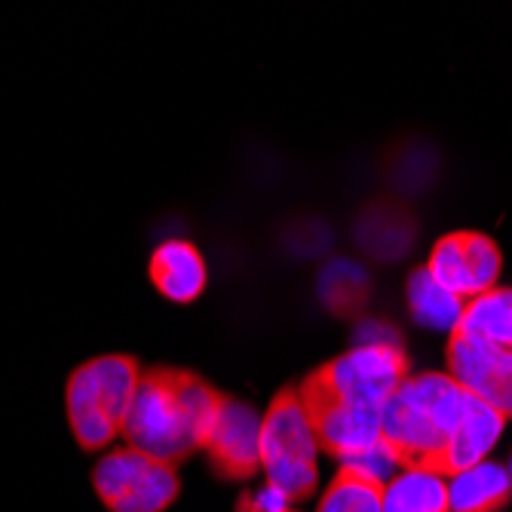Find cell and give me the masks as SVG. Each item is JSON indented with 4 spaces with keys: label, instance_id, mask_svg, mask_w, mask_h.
Instances as JSON below:
<instances>
[{
    "label": "cell",
    "instance_id": "obj_4",
    "mask_svg": "<svg viewBox=\"0 0 512 512\" xmlns=\"http://www.w3.org/2000/svg\"><path fill=\"white\" fill-rule=\"evenodd\" d=\"M319 439L298 390H283L261 417V470L292 503L319 485Z\"/></svg>",
    "mask_w": 512,
    "mask_h": 512
},
{
    "label": "cell",
    "instance_id": "obj_7",
    "mask_svg": "<svg viewBox=\"0 0 512 512\" xmlns=\"http://www.w3.org/2000/svg\"><path fill=\"white\" fill-rule=\"evenodd\" d=\"M436 283L454 292L463 301L482 298L485 292L497 289V279L503 270L500 246L479 230H454V234L439 237L424 264Z\"/></svg>",
    "mask_w": 512,
    "mask_h": 512
},
{
    "label": "cell",
    "instance_id": "obj_20",
    "mask_svg": "<svg viewBox=\"0 0 512 512\" xmlns=\"http://www.w3.org/2000/svg\"><path fill=\"white\" fill-rule=\"evenodd\" d=\"M506 470H509V479H512V457H509V467Z\"/></svg>",
    "mask_w": 512,
    "mask_h": 512
},
{
    "label": "cell",
    "instance_id": "obj_6",
    "mask_svg": "<svg viewBox=\"0 0 512 512\" xmlns=\"http://www.w3.org/2000/svg\"><path fill=\"white\" fill-rule=\"evenodd\" d=\"M92 488L108 512H166L178 500L181 482L172 463L123 445L102 454Z\"/></svg>",
    "mask_w": 512,
    "mask_h": 512
},
{
    "label": "cell",
    "instance_id": "obj_1",
    "mask_svg": "<svg viewBox=\"0 0 512 512\" xmlns=\"http://www.w3.org/2000/svg\"><path fill=\"white\" fill-rule=\"evenodd\" d=\"M224 396L181 368H148L135 390L123 439L172 467L191 451H203Z\"/></svg>",
    "mask_w": 512,
    "mask_h": 512
},
{
    "label": "cell",
    "instance_id": "obj_11",
    "mask_svg": "<svg viewBox=\"0 0 512 512\" xmlns=\"http://www.w3.org/2000/svg\"><path fill=\"white\" fill-rule=\"evenodd\" d=\"M506 427V417L491 408L488 402L470 396L463 390V405H460V417L454 424V433L448 439V451L442 460V473L454 476L467 467H476V463L488 460V454L494 451V445L500 442Z\"/></svg>",
    "mask_w": 512,
    "mask_h": 512
},
{
    "label": "cell",
    "instance_id": "obj_16",
    "mask_svg": "<svg viewBox=\"0 0 512 512\" xmlns=\"http://www.w3.org/2000/svg\"><path fill=\"white\" fill-rule=\"evenodd\" d=\"M457 332L482 338L494 347L512 350V289H491L482 298H473L463 310V322Z\"/></svg>",
    "mask_w": 512,
    "mask_h": 512
},
{
    "label": "cell",
    "instance_id": "obj_12",
    "mask_svg": "<svg viewBox=\"0 0 512 512\" xmlns=\"http://www.w3.org/2000/svg\"><path fill=\"white\" fill-rule=\"evenodd\" d=\"M154 289L172 304H194L206 289V261L188 240H166L154 249L151 264Z\"/></svg>",
    "mask_w": 512,
    "mask_h": 512
},
{
    "label": "cell",
    "instance_id": "obj_2",
    "mask_svg": "<svg viewBox=\"0 0 512 512\" xmlns=\"http://www.w3.org/2000/svg\"><path fill=\"white\" fill-rule=\"evenodd\" d=\"M463 390L451 375L421 371L408 375L384 405L381 439L396 454L399 467H427L442 473L448 439L460 417Z\"/></svg>",
    "mask_w": 512,
    "mask_h": 512
},
{
    "label": "cell",
    "instance_id": "obj_14",
    "mask_svg": "<svg viewBox=\"0 0 512 512\" xmlns=\"http://www.w3.org/2000/svg\"><path fill=\"white\" fill-rule=\"evenodd\" d=\"M405 298H408L411 319L421 325V329H430V332L454 335L463 322V310H467V301L457 298L454 292H448L442 283H436L427 267H417L408 276Z\"/></svg>",
    "mask_w": 512,
    "mask_h": 512
},
{
    "label": "cell",
    "instance_id": "obj_21",
    "mask_svg": "<svg viewBox=\"0 0 512 512\" xmlns=\"http://www.w3.org/2000/svg\"><path fill=\"white\" fill-rule=\"evenodd\" d=\"M289 512H295V509H289Z\"/></svg>",
    "mask_w": 512,
    "mask_h": 512
},
{
    "label": "cell",
    "instance_id": "obj_5",
    "mask_svg": "<svg viewBox=\"0 0 512 512\" xmlns=\"http://www.w3.org/2000/svg\"><path fill=\"white\" fill-rule=\"evenodd\" d=\"M411 375L405 350L396 347H353L338 359L325 362L301 384L307 393H319L356 408H378L390 402L399 384Z\"/></svg>",
    "mask_w": 512,
    "mask_h": 512
},
{
    "label": "cell",
    "instance_id": "obj_17",
    "mask_svg": "<svg viewBox=\"0 0 512 512\" xmlns=\"http://www.w3.org/2000/svg\"><path fill=\"white\" fill-rule=\"evenodd\" d=\"M316 512H384V485L338 470L332 485L322 491Z\"/></svg>",
    "mask_w": 512,
    "mask_h": 512
},
{
    "label": "cell",
    "instance_id": "obj_9",
    "mask_svg": "<svg viewBox=\"0 0 512 512\" xmlns=\"http://www.w3.org/2000/svg\"><path fill=\"white\" fill-rule=\"evenodd\" d=\"M203 451L218 476L252 479L261 470V414L249 402L224 396Z\"/></svg>",
    "mask_w": 512,
    "mask_h": 512
},
{
    "label": "cell",
    "instance_id": "obj_10",
    "mask_svg": "<svg viewBox=\"0 0 512 512\" xmlns=\"http://www.w3.org/2000/svg\"><path fill=\"white\" fill-rule=\"evenodd\" d=\"M307 414L313 421L319 448L329 451L338 460H347L353 454H362L368 448L381 445V417L384 411L378 408H356V405H344L335 399H325L319 393H307L298 390Z\"/></svg>",
    "mask_w": 512,
    "mask_h": 512
},
{
    "label": "cell",
    "instance_id": "obj_13",
    "mask_svg": "<svg viewBox=\"0 0 512 512\" xmlns=\"http://www.w3.org/2000/svg\"><path fill=\"white\" fill-rule=\"evenodd\" d=\"M451 512H500L512 500L509 470L494 460H482L448 476Z\"/></svg>",
    "mask_w": 512,
    "mask_h": 512
},
{
    "label": "cell",
    "instance_id": "obj_15",
    "mask_svg": "<svg viewBox=\"0 0 512 512\" xmlns=\"http://www.w3.org/2000/svg\"><path fill=\"white\" fill-rule=\"evenodd\" d=\"M384 512H451L448 476L427 467L399 470L384 485Z\"/></svg>",
    "mask_w": 512,
    "mask_h": 512
},
{
    "label": "cell",
    "instance_id": "obj_3",
    "mask_svg": "<svg viewBox=\"0 0 512 512\" xmlns=\"http://www.w3.org/2000/svg\"><path fill=\"white\" fill-rule=\"evenodd\" d=\"M142 375V362L129 353H105L71 371L65 384V414L83 451H105L123 436Z\"/></svg>",
    "mask_w": 512,
    "mask_h": 512
},
{
    "label": "cell",
    "instance_id": "obj_19",
    "mask_svg": "<svg viewBox=\"0 0 512 512\" xmlns=\"http://www.w3.org/2000/svg\"><path fill=\"white\" fill-rule=\"evenodd\" d=\"M353 347H396V350H402V335L381 319H365L359 325Z\"/></svg>",
    "mask_w": 512,
    "mask_h": 512
},
{
    "label": "cell",
    "instance_id": "obj_18",
    "mask_svg": "<svg viewBox=\"0 0 512 512\" xmlns=\"http://www.w3.org/2000/svg\"><path fill=\"white\" fill-rule=\"evenodd\" d=\"M319 295L332 313L350 316L368 298V276L353 261H332L319 276Z\"/></svg>",
    "mask_w": 512,
    "mask_h": 512
},
{
    "label": "cell",
    "instance_id": "obj_8",
    "mask_svg": "<svg viewBox=\"0 0 512 512\" xmlns=\"http://www.w3.org/2000/svg\"><path fill=\"white\" fill-rule=\"evenodd\" d=\"M448 375L460 390L497 408L506 421L512 417V350L494 347L467 332L448 338Z\"/></svg>",
    "mask_w": 512,
    "mask_h": 512
}]
</instances>
